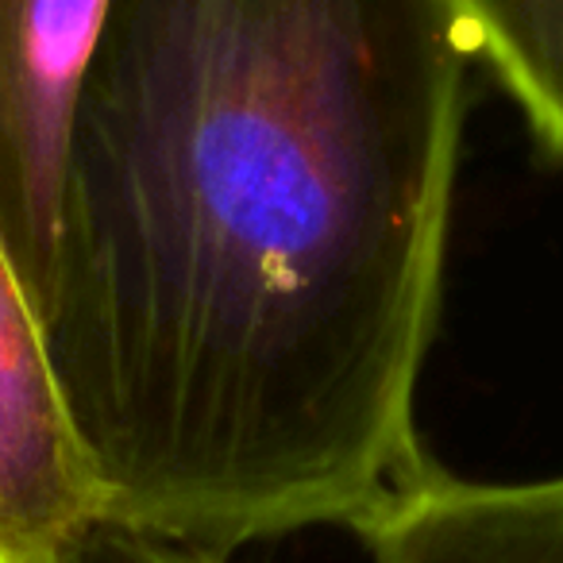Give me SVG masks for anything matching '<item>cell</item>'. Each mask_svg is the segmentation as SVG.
<instances>
[{
	"label": "cell",
	"instance_id": "6da1fadb",
	"mask_svg": "<svg viewBox=\"0 0 563 563\" xmlns=\"http://www.w3.org/2000/svg\"><path fill=\"white\" fill-rule=\"evenodd\" d=\"M467 63L452 0H109L43 313L104 525L235 555L432 467Z\"/></svg>",
	"mask_w": 563,
	"mask_h": 563
},
{
	"label": "cell",
	"instance_id": "7a4b0ae2",
	"mask_svg": "<svg viewBox=\"0 0 563 563\" xmlns=\"http://www.w3.org/2000/svg\"><path fill=\"white\" fill-rule=\"evenodd\" d=\"M109 0H0V251L47 313L66 140Z\"/></svg>",
	"mask_w": 563,
	"mask_h": 563
},
{
	"label": "cell",
	"instance_id": "3957f363",
	"mask_svg": "<svg viewBox=\"0 0 563 563\" xmlns=\"http://www.w3.org/2000/svg\"><path fill=\"white\" fill-rule=\"evenodd\" d=\"M104 494L51 367L40 313L0 251V563H78Z\"/></svg>",
	"mask_w": 563,
	"mask_h": 563
},
{
	"label": "cell",
	"instance_id": "277c9868",
	"mask_svg": "<svg viewBox=\"0 0 563 563\" xmlns=\"http://www.w3.org/2000/svg\"><path fill=\"white\" fill-rule=\"evenodd\" d=\"M360 540L371 563H563V475L475 483L432 463Z\"/></svg>",
	"mask_w": 563,
	"mask_h": 563
},
{
	"label": "cell",
	"instance_id": "5b68a950",
	"mask_svg": "<svg viewBox=\"0 0 563 563\" xmlns=\"http://www.w3.org/2000/svg\"><path fill=\"white\" fill-rule=\"evenodd\" d=\"M471 58L521 104L532 135L563 163V0H452Z\"/></svg>",
	"mask_w": 563,
	"mask_h": 563
},
{
	"label": "cell",
	"instance_id": "8992f818",
	"mask_svg": "<svg viewBox=\"0 0 563 563\" xmlns=\"http://www.w3.org/2000/svg\"><path fill=\"white\" fill-rule=\"evenodd\" d=\"M78 563H232V555L140 537V532L117 529V525H97L86 544H81Z\"/></svg>",
	"mask_w": 563,
	"mask_h": 563
}]
</instances>
